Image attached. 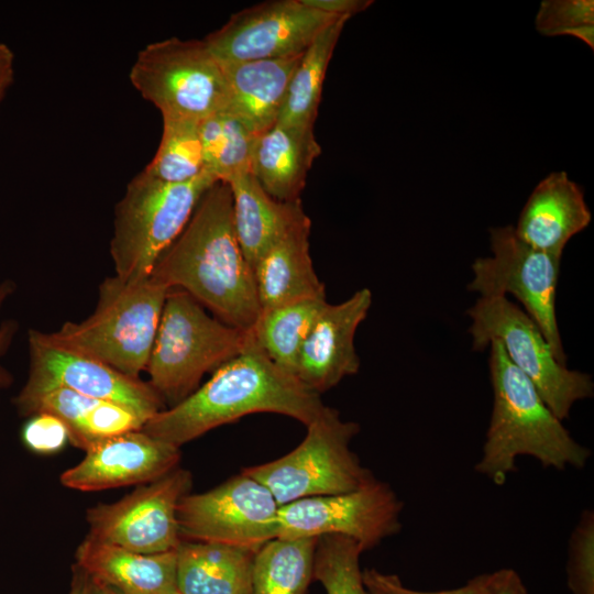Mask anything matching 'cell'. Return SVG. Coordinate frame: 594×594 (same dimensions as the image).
Instances as JSON below:
<instances>
[{"label":"cell","mask_w":594,"mask_h":594,"mask_svg":"<svg viewBox=\"0 0 594 594\" xmlns=\"http://www.w3.org/2000/svg\"><path fill=\"white\" fill-rule=\"evenodd\" d=\"M362 548L353 539L327 535L318 538L312 580L326 594H371L360 566Z\"/></svg>","instance_id":"30"},{"label":"cell","mask_w":594,"mask_h":594,"mask_svg":"<svg viewBox=\"0 0 594 594\" xmlns=\"http://www.w3.org/2000/svg\"><path fill=\"white\" fill-rule=\"evenodd\" d=\"M21 437L30 450L42 454L59 451L69 441L66 426L50 414L31 416L22 428Z\"/></svg>","instance_id":"34"},{"label":"cell","mask_w":594,"mask_h":594,"mask_svg":"<svg viewBox=\"0 0 594 594\" xmlns=\"http://www.w3.org/2000/svg\"><path fill=\"white\" fill-rule=\"evenodd\" d=\"M177 594H251L253 551L218 542L180 541Z\"/></svg>","instance_id":"24"},{"label":"cell","mask_w":594,"mask_h":594,"mask_svg":"<svg viewBox=\"0 0 594 594\" xmlns=\"http://www.w3.org/2000/svg\"><path fill=\"white\" fill-rule=\"evenodd\" d=\"M566 583L572 594H594V512L586 508L568 543Z\"/></svg>","instance_id":"31"},{"label":"cell","mask_w":594,"mask_h":594,"mask_svg":"<svg viewBox=\"0 0 594 594\" xmlns=\"http://www.w3.org/2000/svg\"><path fill=\"white\" fill-rule=\"evenodd\" d=\"M468 315L473 349L480 351L497 341L560 420L569 417L578 400L593 396L591 375L561 364L537 323L507 297H480Z\"/></svg>","instance_id":"8"},{"label":"cell","mask_w":594,"mask_h":594,"mask_svg":"<svg viewBox=\"0 0 594 594\" xmlns=\"http://www.w3.org/2000/svg\"><path fill=\"white\" fill-rule=\"evenodd\" d=\"M29 375L20 395L63 387L80 395L124 406L145 422L165 409L148 382L132 377L88 356L50 343L43 331L28 332Z\"/></svg>","instance_id":"15"},{"label":"cell","mask_w":594,"mask_h":594,"mask_svg":"<svg viewBox=\"0 0 594 594\" xmlns=\"http://www.w3.org/2000/svg\"><path fill=\"white\" fill-rule=\"evenodd\" d=\"M326 299H302L261 310L252 334L265 354L295 376L298 356Z\"/></svg>","instance_id":"27"},{"label":"cell","mask_w":594,"mask_h":594,"mask_svg":"<svg viewBox=\"0 0 594 594\" xmlns=\"http://www.w3.org/2000/svg\"><path fill=\"white\" fill-rule=\"evenodd\" d=\"M536 29L547 36L565 35L570 30L594 25L592 0H544L536 15Z\"/></svg>","instance_id":"32"},{"label":"cell","mask_w":594,"mask_h":594,"mask_svg":"<svg viewBox=\"0 0 594 594\" xmlns=\"http://www.w3.org/2000/svg\"><path fill=\"white\" fill-rule=\"evenodd\" d=\"M493 407L482 454L474 470L495 485L516 471V459L532 457L543 468L583 469L591 450L579 443L546 404L535 385L490 343Z\"/></svg>","instance_id":"3"},{"label":"cell","mask_w":594,"mask_h":594,"mask_svg":"<svg viewBox=\"0 0 594 594\" xmlns=\"http://www.w3.org/2000/svg\"><path fill=\"white\" fill-rule=\"evenodd\" d=\"M320 153L314 127L276 122L256 136L251 174L274 199L298 200L308 172Z\"/></svg>","instance_id":"22"},{"label":"cell","mask_w":594,"mask_h":594,"mask_svg":"<svg viewBox=\"0 0 594 594\" xmlns=\"http://www.w3.org/2000/svg\"><path fill=\"white\" fill-rule=\"evenodd\" d=\"M493 594H528L519 574L513 569L496 571V583Z\"/></svg>","instance_id":"37"},{"label":"cell","mask_w":594,"mask_h":594,"mask_svg":"<svg viewBox=\"0 0 594 594\" xmlns=\"http://www.w3.org/2000/svg\"><path fill=\"white\" fill-rule=\"evenodd\" d=\"M216 183L208 172L183 184L160 182L143 172L132 178L114 209L110 240L114 275L124 280L148 277Z\"/></svg>","instance_id":"6"},{"label":"cell","mask_w":594,"mask_h":594,"mask_svg":"<svg viewBox=\"0 0 594 594\" xmlns=\"http://www.w3.org/2000/svg\"><path fill=\"white\" fill-rule=\"evenodd\" d=\"M403 502L389 484L376 477L348 493L301 498L279 506L278 538L353 539L363 552L402 529Z\"/></svg>","instance_id":"12"},{"label":"cell","mask_w":594,"mask_h":594,"mask_svg":"<svg viewBox=\"0 0 594 594\" xmlns=\"http://www.w3.org/2000/svg\"><path fill=\"white\" fill-rule=\"evenodd\" d=\"M301 55L221 63L227 85L223 110L235 116L256 136L272 128L279 118Z\"/></svg>","instance_id":"19"},{"label":"cell","mask_w":594,"mask_h":594,"mask_svg":"<svg viewBox=\"0 0 594 594\" xmlns=\"http://www.w3.org/2000/svg\"><path fill=\"white\" fill-rule=\"evenodd\" d=\"M14 77V54L4 43H0V86H11Z\"/></svg>","instance_id":"38"},{"label":"cell","mask_w":594,"mask_h":594,"mask_svg":"<svg viewBox=\"0 0 594 594\" xmlns=\"http://www.w3.org/2000/svg\"><path fill=\"white\" fill-rule=\"evenodd\" d=\"M364 583L381 594H493L496 583V571L480 574L463 586L443 591H418L403 584L396 574L383 573L375 569L363 571Z\"/></svg>","instance_id":"33"},{"label":"cell","mask_w":594,"mask_h":594,"mask_svg":"<svg viewBox=\"0 0 594 594\" xmlns=\"http://www.w3.org/2000/svg\"><path fill=\"white\" fill-rule=\"evenodd\" d=\"M591 220L582 188L565 172H553L535 187L514 229L532 248L562 257L570 239Z\"/></svg>","instance_id":"18"},{"label":"cell","mask_w":594,"mask_h":594,"mask_svg":"<svg viewBox=\"0 0 594 594\" xmlns=\"http://www.w3.org/2000/svg\"><path fill=\"white\" fill-rule=\"evenodd\" d=\"M150 277L188 293L222 322L252 331L261 306L253 268L237 239L228 184L218 182L205 193Z\"/></svg>","instance_id":"1"},{"label":"cell","mask_w":594,"mask_h":594,"mask_svg":"<svg viewBox=\"0 0 594 594\" xmlns=\"http://www.w3.org/2000/svg\"><path fill=\"white\" fill-rule=\"evenodd\" d=\"M490 238L492 256L473 262V279L468 289L481 297L517 298L540 328L558 361L566 365L556 311L561 257L527 244L513 226L490 229Z\"/></svg>","instance_id":"10"},{"label":"cell","mask_w":594,"mask_h":594,"mask_svg":"<svg viewBox=\"0 0 594 594\" xmlns=\"http://www.w3.org/2000/svg\"><path fill=\"white\" fill-rule=\"evenodd\" d=\"M94 582H95L96 594H124L112 586H109V585H106L96 581Z\"/></svg>","instance_id":"40"},{"label":"cell","mask_w":594,"mask_h":594,"mask_svg":"<svg viewBox=\"0 0 594 594\" xmlns=\"http://www.w3.org/2000/svg\"><path fill=\"white\" fill-rule=\"evenodd\" d=\"M169 289L150 276L124 280L113 275L99 286L94 312L43 332L52 344L98 360L121 373L145 372Z\"/></svg>","instance_id":"4"},{"label":"cell","mask_w":594,"mask_h":594,"mask_svg":"<svg viewBox=\"0 0 594 594\" xmlns=\"http://www.w3.org/2000/svg\"><path fill=\"white\" fill-rule=\"evenodd\" d=\"M251 334L208 314L188 293L169 289L145 370L148 384L166 408L175 406L241 353Z\"/></svg>","instance_id":"5"},{"label":"cell","mask_w":594,"mask_h":594,"mask_svg":"<svg viewBox=\"0 0 594 594\" xmlns=\"http://www.w3.org/2000/svg\"><path fill=\"white\" fill-rule=\"evenodd\" d=\"M16 286L13 280L4 279L0 283V310L6 301L13 295ZM18 332V322L9 319L0 323V389L12 383L11 373L1 364L2 358L10 349Z\"/></svg>","instance_id":"35"},{"label":"cell","mask_w":594,"mask_h":594,"mask_svg":"<svg viewBox=\"0 0 594 594\" xmlns=\"http://www.w3.org/2000/svg\"><path fill=\"white\" fill-rule=\"evenodd\" d=\"M307 217L276 241L253 265L261 310L302 299H326L324 284L309 251Z\"/></svg>","instance_id":"21"},{"label":"cell","mask_w":594,"mask_h":594,"mask_svg":"<svg viewBox=\"0 0 594 594\" xmlns=\"http://www.w3.org/2000/svg\"><path fill=\"white\" fill-rule=\"evenodd\" d=\"M226 184L232 195L237 239L252 267L276 241L308 217L300 199H274L251 173L238 175Z\"/></svg>","instance_id":"23"},{"label":"cell","mask_w":594,"mask_h":594,"mask_svg":"<svg viewBox=\"0 0 594 594\" xmlns=\"http://www.w3.org/2000/svg\"><path fill=\"white\" fill-rule=\"evenodd\" d=\"M349 19L341 16L329 23L305 50L290 78L277 122L315 127L327 68Z\"/></svg>","instance_id":"25"},{"label":"cell","mask_w":594,"mask_h":594,"mask_svg":"<svg viewBox=\"0 0 594 594\" xmlns=\"http://www.w3.org/2000/svg\"><path fill=\"white\" fill-rule=\"evenodd\" d=\"M318 538H274L253 558L251 594H307Z\"/></svg>","instance_id":"26"},{"label":"cell","mask_w":594,"mask_h":594,"mask_svg":"<svg viewBox=\"0 0 594 594\" xmlns=\"http://www.w3.org/2000/svg\"><path fill=\"white\" fill-rule=\"evenodd\" d=\"M371 305V290L362 288L340 304L323 306L298 356L295 376L306 387L320 395L359 372L354 336Z\"/></svg>","instance_id":"17"},{"label":"cell","mask_w":594,"mask_h":594,"mask_svg":"<svg viewBox=\"0 0 594 594\" xmlns=\"http://www.w3.org/2000/svg\"><path fill=\"white\" fill-rule=\"evenodd\" d=\"M129 77L162 118L200 122L227 105L222 65L204 40L151 43L138 53Z\"/></svg>","instance_id":"9"},{"label":"cell","mask_w":594,"mask_h":594,"mask_svg":"<svg viewBox=\"0 0 594 594\" xmlns=\"http://www.w3.org/2000/svg\"><path fill=\"white\" fill-rule=\"evenodd\" d=\"M190 487V472L176 468L118 502L94 506L86 513L87 537L139 553L175 550L182 541L177 509Z\"/></svg>","instance_id":"13"},{"label":"cell","mask_w":594,"mask_h":594,"mask_svg":"<svg viewBox=\"0 0 594 594\" xmlns=\"http://www.w3.org/2000/svg\"><path fill=\"white\" fill-rule=\"evenodd\" d=\"M324 406L319 394L276 365L251 334L241 353L184 400L154 415L142 430L180 448L256 413L284 415L307 426Z\"/></svg>","instance_id":"2"},{"label":"cell","mask_w":594,"mask_h":594,"mask_svg":"<svg viewBox=\"0 0 594 594\" xmlns=\"http://www.w3.org/2000/svg\"><path fill=\"white\" fill-rule=\"evenodd\" d=\"M9 87H10L9 85H2V86H0V106H1V103H2V100H3L4 96H6V94H7L8 89H9Z\"/></svg>","instance_id":"41"},{"label":"cell","mask_w":594,"mask_h":594,"mask_svg":"<svg viewBox=\"0 0 594 594\" xmlns=\"http://www.w3.org/2000/svg\"><path fill=\"white\" fill-rule=\"evenodd\" d=\"M75 559L94 581L124 594H177L176 549L139 553L86 537Z\"/></svg>","instance_id":"20"},{"label":"cell","mask_w":594,"mask_h":594,"mask_svg":"<svg viewBox=\"0 0 594 594\" xmlns=\"http://www.w3.org/2000/svg\"><path fill=\"white\" fill-rule=\"evenodd\" d=\"M68 594H96L94 580L76 564L73 569V579Z\"/></svg>","instance_id":"39"},{"label":"cell","mask_w":594,"mask_h":594,"mask_svg":"<svg viewBox=\"0 0 594 594\" xmlns=\"http://www.w3.org/2000/svg\"><path fill=\"white\" fill-rule=\"evenodd\" d=\"M367 587V586H366ZM371 594H381L378 591L372 587H367Z\"/></svg>","instance_id":"42"},{"label":"cell","mask_w":594,"mask_h":594,"mask_svg":"<svg viewBox=\"0 0 594 594\" xmlns=\"http://www.w3.org/2000/svg\"><path fill=\"white\" fill-rule=\"evenodd\" d=\"M305 4L334 16H348L366 10L373 1L369 0H302Z\"/></svg>","instance_id":"36"},{"label":"cell","mask_w":594,"mask_h":594,"mask_svg":"<svg viewBox=\"0 0 594 594\" xmlns=\"http://www.w3.org/2000/svg\"><path fill=\"white\" fill-rule=\"evenodd\" d=\"M304 440L287 454L244 468L242 472L262 483L279 506L314 496L355 491L375 479L351 450L360 426L343 420L324 406L307 426Z\"/></svg>","instance_id":"7"},{"label":"cell","mask_w":594,"mask_h":594,"mask_svg":"<svg viewBox=\"0 0 594 594\" xmlns=\"http://www.w3.org/2000/svg\"><path fill=\"white\" fill-rule=\"evenodd\" d=\"M163 119L162 138L152 161L142 170L147 176L169 184L188 183L206 172L199 122L186 119Z\"/></svg>","instance_id":"29"},{"label":"cell","mask_w":594,"mask_h":594,"mask_svg":"<svg viewBox=\"0 0 594 594\" xmlns=\"http://www.w3.org/2000/svg\"><path fill=\"white\" fill-rule=\"evenodd\" d=\"M338 18L302 0H270L232 14L204 41L220 63L285 58L302 54Z\"/></svg>","instance_id":"14"},{"label":"cell","mask_w":594,"mask_h":594,"mask_svg":"<svg viewBox=\"0 0 594 594\" xmlns=\"http://www.w3.org/2000/svg\"><path fill=\"white\" fill-rule=\"evenodd\" d=\"M279 505L258 481L241 471L228 481L179 502L180 539L218 542L256 552L277 538Z\"/></svg>","instance_id":"11"},{"label":"cell","mask_w":594,"mask_h":594,"mask_svg":"<svg viewBox=\"0 0 594 594\" xmlns=\"http://www.w3.org/2000/svg\"><path fill=\"white\" fill-rule=\"evenodd\" d=\"M199 133L205 169L218 182L251 173L256 135L235 116L218 111L199 122Z\"/></svg>","instance_id":"28"},{"label":"cell","mask_w":594,"mask_h":594,"mask_svg":"<svg viewBox=\"0 0 594 594\" xmlns=\"http://www.w3.org/2000/svg\"><path fill=\"white\" fill-rule=\"evenodd\" d=\"M179 460V448L133 430L90 444L85 458L63 472L61 483L82 492L143 485L176 469Z\"/></svg>","instance_id":"16"}]
</instances>
